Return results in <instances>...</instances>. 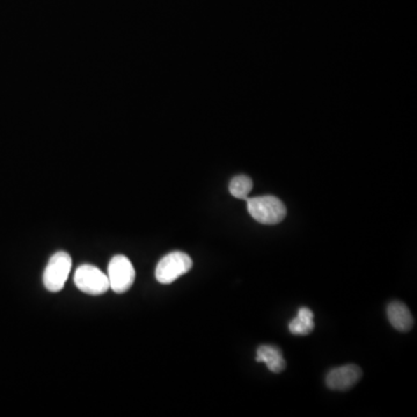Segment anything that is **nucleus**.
Instances as JSON below:
<instances>
[{"label": "nucleus", "instance_id": "7ed1b4c3", "mask_svg": "<svg viewBox=\"0 0 417 417\" xmlns=\"http://www.w3.org/2000/svg\"><path fill=\"white\" fill-rule=\"evenodd\" d=\"M72 267V259L67 252H57L48 262L44 269L43 284L50 292L63 290Z\"/></svg>", "mask_w": 417, "mask_h": 417}, {"label": "nucleus", "instance_id": "1a4fd4ad", "mask_svg": "<svg viewBox=\"0 0 417 417\" xmlns=\"http://www.w3.org/2000/svg\"><path fill=\"white\" fill-rule=\"evenodd\" d=\"M313 312L307 308L301 307L298 312L297 317L289 324V329L294 335H308L314 329Z\"/></svg>", "mask_w": 417, "mask_h": 417}, {"label": "nucleus", "instance_id": "f03ea898", "mask_svg": "<svg viewBox=\"0 0 417 417\" xmlns=\"http://www.w3.org/2000/svg\"><path fill=\"white\" fill-rule=\"evenodd\" d=\"M193 268V260L188 254L172 252L165 255L156 268V278L161 284L173 283L174 280L187 274Z\"/></svg>", "mask_w": 417, "mask_h": 417}, {"label": "nucleus", "instance_id": "20e7f679", "mask_svg": "<svg viewBox=\"0 0 417 417\" xmlns=\"http://www.w3.org/2000/svg\"><path fill=\"white\" fill-rule=\"evenodd\" d=\"M109 287L116 294L127 292L135 282L136 273L131 261L124 255H115L108 264Z\"/></svg>", "mask_w": 417, "mask_h": 417}, {"label": "nucleus", "instance_id": "f257e3e1", "mask_svg": "<svg viewBox=\"0 0 417 417\" xmlns=\"http://www.w3.org/2000/svg\"><path fill=\"white\" fill-rule=\"evenodd\" d=\"M250 216L264 225H276L284 221L287 207L283 202L275 196H259L247 200Z\"/></svg>", "mask_w": 417, "mask_h": 417}, {"label": "nucleus", "instance_id": "0eeeda50", "mask_svg": "<svg viewBox=\"0 0 417 417\" xmlns=\"http://www.w3.org/2000/svg\"><path fill=\"white\" fill-rule=\"evenodd\" d=\"M388 317L390 324L397 331H409L414 326V319L411 310L404 303L393 301L388 307Z\"/></svg>", "mask_w": 417, "mask_h": 417}, {"label": "nucleus", "instance_id": "39448f33", "mask_svg": "<svg viewBox=\"0 0 417 417\" xmlns=\"http://www.w3.org/2000/svg\"><path fill=\"white\" fill-rule=\"evenodd\" d=\"M74 284L83 294L101 296L109 287L107 275L92 264H81L74 274Z\"/></svg>", "mask_w": 417, "mask_h": 417}, {"label": "nucleus", "instance_id": "9d476101", "mask_svg": "<svg viewBox=\"0 0 417 417\" xmlns=\"http://www.w3.org/2000/svg\"><path fill=\"white\" fill-rule=\"evenodd\" d=\"M230 193L239 200H247L248 195L253 189V181L247 175L234 177L230 182Z\"/></svg>", "mask_w": 417, "mask_h": 417}, {"label": "nucleus", "instance_id": "6e6552de", "mask_svg": "<svg viewBox=\"0 0 417 417\" xmlns=\"http://www.w3.org/2000/svg\"><path fill=\"white\" fill-rule=\"evenodd\" d=\"M257 362L267 364L268 369L274 374H280L287 367L282 351L274 346H261L257 349Z\"/></svg>", "mask_w": 417, "mask_h": 417}, {"label": "nucleus", "instance_id": "423d86ee", "mask_svg": "<svg viewBox=\"0 0 417 417\" xmlns=\"http://www.w3.org/2000/svg\"><path fill=\"white\" fill-rule=\"evenodd\" d=\"M363 376L361 367L354 364L337 367L328 374L326 384L334 390H348L354 388Z\"/></svg>", "mask_w": 417, "mask_h": 417}]
</instances>
